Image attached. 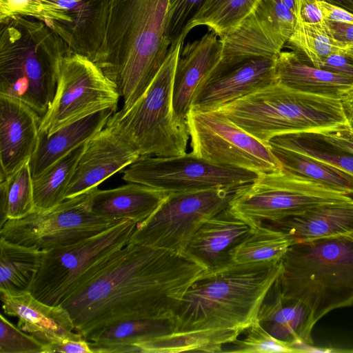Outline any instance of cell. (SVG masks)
I'll return each instance as SVG.
<instances>
[{
	"mask_svg": "<svg viewBox=\"0 0 353 353\" xmlns=\"http://www.w3.org/2000/svg\"><path fill=\"white\" fill-rule=\"evenodd\" d=\"M92 190L67 199L50 210L8 219L0 228V237L46 251L92 237L122 221L96 214L91 207Z\"/></svg>",
	"mask_w": 353,
	"mask_h": 353,
	"instance_id": "8fae6325",
	"label": "cell"
},
{
	"mask_svg": "<svg viewBox=\"0 0 353 353\" xmlns=\"http://www.w3.org/2000/svg\"><path fill=\"white\" fill-rule=\"evenodd\" d=\"M243 333L245 336L239 337L225 345L222 352L235 353H268V352H302L294 345L279 340L269 334L259 323L258 320Z\"/></svg>",
	"mask_w": 353,
	"mask_h": 353,
	"instance_id": "8d00e7d4",
	"label": "cell"
},
{
	"mask_svg": "<svg viewBox=\"0 0 353 353\" xmlns=\"http://www.w3.org/2000/svg\"><path fill=\"white\" fill-rule=\"evenodd\" d=\"M59 0H0V21L15 16L30 17L46 25L59 20Z\"/></svg>",
	"mask_w": 353,
	"mask_h": 353,
	"instance_id": "74e56055",
	"label": "cell"
},
{
	"mask_svg": "<svg viewBox=\"0 0 353 353\" xmlns=\"http://www.w3.org/2000/svg\"><path fill=\"white\" fill-rule=\"evenodd\" d=\"M345 54L353 60V47H350L347 49Z\"/></svg>",
	"mask_w": 353,
	"mask_h": 353,
	"instance_id": "681fc988",
	"label": "cell"
},
{
	"mask_svg": "<svg viewBox=\"0 0 353 353\" xmlns=\"http://www.w3.org/2000/svg\"><path fill=\"white\" fill-rule=\"evenodd\" d=\"M318 1L296 0V19L309 23H323L324 18Z\"/></svg>",
	"mask_w": 353,
	"mask_h": 353,
	"instance_id": "ee69618b",
	"label": "cell"
},
{
	"mask_svg": "<svg viewBox=\"0 0 353 353\" xmlns=\"http://www.w3.org/2000/svg\"><path fill=\"white\" fill-rule=\"evenodd\" d=\"M283 169L353 197V174L302 154L269 145Z\"/></svg>",
	"mask_w": 353,
	"mask_h": 353,
	"instance_id": "4dcf8cb0",
	"label": "cell"
},
{
	"mask_svg": "<svg viewBox=\"0 0 353 353\" xmlns=\"http://www.w3.org/2000/svg\"><path fill=\"white\" fill-rule=\"evenodd\" d=\"M295 22L294 14L283 0H259L234 30L219 38L221 57L207 80L251 59L276 58L292 35Z\"/></svg>",
	"mask_w": 353,
	"mask_h": 353,
	"instance_id": "9a60e30c",
	"label": "cell"
},
{
	"mask_svg": "<svg viewBox=\"0 0 353 353\" xmlns=\"http://www.w3.org/2000/svg\"><path fill=\"white\" fill-rule=\"evenodd\" d=\"M283 1L289 7L293 14H296V0H283Z\"/></svg>",
	"mask_w": 353,
	"mask_h": 353,
	"instance_id": "c3c4849f",
	"label": "cell"
},
{
	"mask_svg": "<svg viewBox=\"0 0 353 353\" xmlns=\"http://www.w3.org/2000/svg\"><path fill=\"white\" fill-rule=\"evenodd\" d=\"M318 134L330 145L353 155V131L350 125Z\"/></svg>",
	"mask_w": 353,
	"mask_h": 353,
	"instance_id": "b9f144b4",
	"label": "cell"
},
{
	"mask_svg": "<svg viewBox=\"0 0 353 353\" xmlns=\"http://www.w3.org/2000/svg\"><path fill=\"white\" fill-rule=\"evenodd\" d=\"M33 179L29 161L0 182V228L8 219H18L33 212Z\"/></svg>",
	"mask_w": 353,
	"mask_h": 353,
	"instance_id": "836d02e7",
	"label": "cell"
},
{
	"mask_svg": "<svg viewBox=\"0 0 353 353\" xmlns=\"http://www.w3.org/2000/svg\"><path fill=\"white\" fill-rule=\"evenodd\" d=\"M319 68L353 78V60L345 54L329 55L321 61Z\"/></svg>",
	"mask_w": 353,
	"mask_h": 353,
	"instance_id": "7bdbcfd3",
	"label": "cell"
},
{
	"mask_svg": "<svg viewBox=\"0 0 353 353\" xmlns=\"http://www.w3.org/2000/svg\"><path fill=\"white\" fill-rule=\"evenodd\" d=\"M182 47L176 65L173 108L179 120L187 122L192 102L210 72L219 62L221 42L212 31Z\"/></svg>",
	"mask_w": 353,
	"mask_h": 353,
	"instance_id": "ffe728a7",
	"label": "cell"
},
{
	"mask_svg": "<svg viewBox=\"0 0 353 353\" xmlns=\"http://www.w3.org/2000/svg\"><path fill=\"white\" fill-rule=\"evenodd\" d=\"M259 0H205L185 26L181 39L199 26H205L209 31L222 38L234 30L252 11Z\"/></svg>",
	"mask_w": 353,
	"mask_h": 353,
	"instance_id": "d6a6232c",
	"label": "cell"
},
{
	"mask_svg": "<svg viewBox=\"0 0 353 353\" xmlns=\"http://www.w3.org/2000/svg\"><path fill=\"white\" fill-rule=\"evenodd\" d=\"M353 197L283 169L259 174L237 188L228 210L252 228L299 215L312 208Z\"/></svg>",
	"mask_w": 353,
	"mask_h": 353,
	"instance_id": "9c48e42d",
	"label": "cell"
},
{
	"mask_svg": "<svg viewBox=\"0 0 353 353\" xmlns=\"http://www.w3.org/2000/svg\"><path fill=\"white\" fill-rule=\"evenodd\" d=\"M44 343L0 315V353H43Z\"/></svg>",
	"mask_w": 353,
	"mask_h": 353,
	"instance_id": "f35d334b",
	"label": "cell"
},
{
	"mask_svg": "<svg viewBox=\"0 0 353 353\" xmlns=\"http://www.w3.org/2000/svg\"><path fill=\"white\" fill-rule=\"evenodd\" d=\"M259 324L274 338L301 349L313 345L311 314L302 302L282 296L277 280L268 292L258 314Z\"/></svg>",
	"mask_w": 353,
	"mask_h": 353,
	"instance_id": "cb8c5ba5",
	"label": "cell"
},
{
	"mask_svg": "<svg viewBox=\"0 0 353 353\" xmlns=\"http://www.w3.org/2000/svg\"><path fill=\"white\" fill-rule=\"evenodd\" d=\"M172 319H133L109 324L91 334L92 353L137 352L136 343L170 334L173 331Z\"/></svg>",
	"mask_w": 353,
	"mask_h": 353,
	"instance_id": "83f0119b",
	"label": "cell"
},
{
	"mask_svg": "<svg viewBox=\"0 0 353 353\" xmlns=\"http://www.w3.org/2000/svg\"><path fill=\"white\" fill-rule=\"evenodd\" d=\"M117 108H108L88 116L51 134L39 132L34 152L29 161L32 179L59 159L102 130Z\"/></svg>",
	"mask_w": 353,
	"mask_h": 353,
	"instance_id": "d4e9b609",
	"label": "cell"
},
{
	"mask_svg": "<svg viewBox=\"0 0 353 353\" xmlns=\"http://www.w3.org/2000/svg\"><path fill=\"white\" fill-rule=\"evenodd\" d=\"M137 224L122 220L92 237L45 251L30 292L45 303L61 305L128 243Z\"/></svg>",
	"mask_w": 353,
	"mask_h": 353,
	"instance_id": "ba28073f",
	"label": "cell"
},
{
	"mask_svg": "<svg viewBox=\"0 0 353 353\" xmlns=\"http://www.w3.org/2000/svg\"><path fill=\"white\" fill-rule=\"evenodd\" d=\"M120 97L114 83L92 60L70 53L59 63L56 92L39 132L51 134L88 116L117 108Z\"/></svg>",
	"mask_w": 353,
	"mask_h": 353,
	"instance_id": "7c38bea8",
	"label": "cell"
},
{
	"mask_svg": "<svg viewBox=\"0 0 353 353\" xmlns=\"http://www.w3.org/2000/svg\"><path fill=\"white\" fill-rule=\"evenodd\" d=\"M170 0H109L105 37L93 61L130 108L150 85L170 48Z\"/></svg>",
	"mask_w": 353,
	"mask_h": 353,
	"instance_id": "3957f363",
	"label": "cell"
},
{
	"mask_svg": "<svg viewBox=\"0 0 353 353\" xmlns=\"http://www.w3.org/2000/svg\"><path fill=\"white\" fill-rule=\"evenodd\" d=\"M140 157L137 150L108 127L85 143L68 185L65 199L89 192Z\"/></svg>",
	"mask_w": 353,
	"mask_h": 353,
	"instance_id": "2e32d148",
	"label": "cell"
},
{
	"mask_svg": "<svg viewBox=\"0 0 353 353\" xmlns=\"http://www.w3.org/2000/svg\"><path fill=\"white\" fill-rule=\"evenodd\" d=\"M236 189L170 192L130 241L184 255L194 235L209 219L227 209Z\"/></svg>",
	"mask_w": 353,
	"mask_h": 353,
	"instance_id": "30bf717a",
	"label": "cell"
},
{
	"mask_svg": "<svg viewBox=\"0 0 353 353\" xmlns=\"http://www.w3.org/2000/svg\"><path fill=\"white\" fill-rule=\"evenodd\" d=\"M1 293L5 314L17 317V327L44 344L72 336L74 326L68 311L62 305H50L30 292Z\"/></svg>",
	"mask_w": 353,
	"mask_h": 353,
	"instance_id": "7402d4cb",
	"label": "cell"
},
{
	"mask_svg": "<svg viewBox=\"0 0 353 353\" xmlns=\"http://www.w3.org/2000/svg\"><path fill=\"white\" fill-rule=\"evenodd\" d=\"M183 43L179 40L171 44L144 93L130 108L115 112L106 123L140 156L172 157L186 152L188 122L179 120L173 108L174 76Z\"/></svg>",
	"mask_w": 353,
	"mask_h": 353,
	"instance_id": "52a82bcc",
	"label": "cell"
},
{
	"mask_svg": "<svg viewBox=\"0 0 353 353\" xmlns=\"http://www.w3.org/2000/svg\"><path fill=\"white\" fill-rule=\"evenodd\" d=\"M168 194L135 183L110 190L96 188L91 191V207L96 214L103 218L139 223L156 210Z\"/></svg>",
	"mask_w": 353,
	"mask_h": 353,
	"instance_id": "484cf974",
	"label": "cell"
},
{
	"mask_svg": "<svg viewBox=\"0 0 353 353\" xmlns=\"http://www.w3.org/2000/svg\"><path fill=\"white\" fill-rule=\"evenodd\" d=\"M269 145L302 154L353 174V155L327 143L318 134L281 135L272 139Z\"/></svg>",
	"mask_w": 353,
	"mask_h": 353,
	"instance_id": "d590c367",
	"label": "cell"
},
{
	"mask_svg": "<svg viewBox=\"0 0 353 353\" xmlns=\"http://www.w3.org/2000/svg\"><path fill=\"white\" fill-rule=\"evenodd\" d=\"M41 121L40 116L22 101L0 94V182L30 161Z\"/></svg>",
	"mask_w": 353,
	"mask_h": 353,
	"instance_id": "ac0fdd59",
	"label": "cell"
},
{
	"mask_svg": "<svg viewBox=\"0 0 353 353\" xmlns=\"http://www.w3.org/2000/svg\"><path fill=\"white\" fill-rule=\"evenodd\" d=\"M128 183L150 186L168 193L209 189H237L259 174L216 164L192 152L172 157L140 156L123 171Z\"/></svg>",
	"mask_w": 353,
	"mask_h": 353,
	"instance_id": "5bb4252c",
	"label": "cell"
},
{
	"mask_svg": "<svg viewBox=\"0 0 353 353\" xmlns=\"http://www.w3.org/2000/svg\"><path fill=\"white\" fill-rule=\"evenodd\" d=\"M72 53L43 21L15 16L0 21V94L18 99L41 118L56 92L59 63Z\"/></svg>",
	"mask_w": 353,
	"mask_h": 353,
	"instance_id": "277c9868",
	"label": "cell"
},
{
	"mask_svg": "<svg viewBox=\"0 0 353 353\" xmlns=\"http://www.w3.org/2000/svg\"><path fill=\"white\" fill-rule=\"evenodd\" d=\"M204 1L205 0H170L167 37L170 44L182 40L181 35L185 26L195 16Z\"/></svg>",
	"mask_w": 353,
	"mask_h": 353,
	"instance_id": "ab89813d",
	"label": "cell"
},
{
	"mask_svg": "<svg viewBox=\"0 0 353 353\" xmlns=\"http://www.w3.org/2000/svg\"><path fill=\"white\" fill-rule=\"evenodd\" d=\"M275 60L251 59L207 80L198 91L191 110H217L276 83Z\"/></svg>",
	"mask_w": 353,
	"mask_h": 353,
	"instance_id": "e0dca14e",
	"label": "cell"
},
{
	"mask_svg": "<svg viewBox=\"0 0 353 353\" xmlns=\"http://www.w3.org/2000/svg\"><path fill=\"white\" fill-rule=\"evenodd\" d=\"M281 261L280 292L304 303L314 325L329 312L353 305V234L294 243Z\"/></svg>",
	"mask_w": 353,
	"mask_h": 353,
	"instance_id": "5b68a950",
	"label": "cell"
},
{
	"mask_svg": "<svg viewBox=\"0 0 353 353\" xmlns=\"http://www.w3.org/2000/svg\"><path fill=\"white\" fill-rule=\"evenodd\" d=\"M268 145L278 136L323 132L350 126L341 99L274 83L217 109Z\"/></svg>",
	"mask_w": 353,
	"mask_h": 353,
	"instance_id": "8992f818",
	"label": "cell"
},
{
	"mask_svg": "<svg viewBox=\"0 0 353 353\" xmlns=\"http://www.w3.org/2000/svg\"><path fill=\"white\" fill-rule=\"evenodd\" d=\"M332 4L342 7L353 13V0H323Z\"/></svg>",
	"mask_w": 353,
	"mask_h": 353,
	"instance_id": "7dc6e473",
	"label": "cell"
},
{
	"mask_svg": "<svg viewBox=\"0 0 353 353\" xmlns=\"http://www.w3.org/2000/svg\"><path fill=\"white\" fill-rule=\"evenodd\" d=\"M294 239L266 223L252 228L245 238L231 251L233 263L245 264L281 260Z\"/></svg>",
	"mask_w": 353,
	"mask_h": 353,
	"instance_id": "f546056e",
	"label": "cell"
},
{
	"mask_svg": "<svg viewBox=\"0 0 353 353\" xmlns=\"http://www.w3.org/2000/svg\"><path fill=\"white\" fill-rule=\"evenodd\" d=\"M330 35L336 41L353 47V24L324 20Z\"/></svg>",
	"mask_w": 353,
	"mask_h": 353,
	"instance_id": "bcb514c9",
	"label": "cell"
},
{
	"mask_svg": "<svg viewBox=\"0 0 353 353\" xmlns=\"http://www.w3.org/2000/svg\"><path fill=\"white\" fill-rule=\"evenodd\" d=\"M252 228L228 209L207 220L188 245L184 255L205 272L225 268L233 262L231 251L250 233Z\"/></svg>",
	"mask_w": 353,
	"mask_h": 353,
	"instance_id": "44dd1931",
	"label": "cell"
},
{
	"mask_svg": "<svg viewBox=\"0 0 353 353\" xmlns=\"http://www.w3.org/2000/svg\"><path fill=\"white\" fill-rule=\"evenodd\" d=\"M275 78L290 89L341 100L353 90V78L316 68L296 50L278 54Z\"/></svg>",
	"mask_w": 353,
	"mask_h": 353,
	"instance_id": "603a6c76",
	"label": "cell"
},
{
	"mask_svg": "<svg viewBox=\"0 0 353 353\" xmlns=\"http://www.w3.org/2000/svg\"><path fill=\"white\" fill-rule=\"evenodd\" d=\"M324 20L353 24V13L342 7L323 0L317 1Z\"/></svg>",
	"mask_w": 353,
	"mask_h": 353,
	"instance_id": "f6af8a7d",
	"label": "cell"
},
{
	"mask_svg": "<svg viewBox=\"0 0 353 353\" xmlns=\"http://www.w3.org/2000/svg\"><path fill=\"white\" fill-rule=\"evenodd\" d=\"M204 271L185 255L129 241L61 305L85 339L119 321L172 319Z\"/></svg>",
	"mask_w": 353,
	"mask_h": 353,
	"instance_id": "6da1fadb",
	"label": "cell"
},
{
	"mask_svg": "<svg viewBox=\"0 0 353 353\" xmlns=\"http://www.w3.org/2000/svg\"><path fill=\"white\" fill-rule=\"evenodd\" d=\"M92 353L89 341L78 332L56 342L44 344L43 353Z\"/></svg>",
	"mask_w": 353,
	"mask_h": 353,
	"instance_id": "60d3db41",
	"label": "cell"
},
{
	"mask_svg": "<svg viewBox=\"0 0 353 353\" xmlns=\"http://www.w3.org/2000/svg\"><path fill=\"white\" fill-rule=\"evenodd\" d=\"M62 19L48 26L72 53L94 60L103 41L109 0H59Z\"/></svg>",
	"mask_w": 353,
	"mask_h": 353,
	"instance_id": "d6986e66",
	"label": "cell"
},
{
	"mask_svg": "<svg viewBox=\"0 0 353 353\" xmlns=\"http://www.w3.org/2000/svg\"><path fill=\"white\" fill-rule=\"evenodd\" d=\"M85 143L59 159L33 179L34 211L50 210L65 200L68 185L84 150Z\"/></svg>",
	"mask_w": 353,
	"mask_h": 353,
	"instance_id": "1f68e13d",
	"label": "cell"
},
{
	"mask_svg": "<svg viewBox=\"0 0 353 353\" xmlns=\"http://www.w3.org/2000/svg\"><path fill=\"white\" fill-rule=\"evenodd\" d=\"M288 43L318 68L324 58L336 53L345 54L349 48L330 35L324 22L309 23L298 19Z\"/></svg>",
	"mask_w": 353,
	"mask_h": 353,
	"instance_id": "e575fe53",
	"label": "cell"
},
{
	"mask_svg": "<svg viewBox=\"0 0 353 353\" xmlns=\"http://www.w3.org/2000/svg\"><path fill=\"white\" fill-rule=\"evenodd\" d=\"M187 122L192 152L199 157L259 174L283 169L269 145L236 125L218 110H190Z\"/></svg>",
	"mask_w": 353,
	"mask_h": 353,
	"instance_id": "4fadbf2b",
	"label": "cell"
},
{
	"mask_svg": "<svg viewBox=\"0 0 353 353\" xmlns=\"http://www.w3.org/2000/svg\"><path fill=\"white\" fill-rule=\"evenodd\" d=\"M44 252L0 237V292H30Z\"/></svg>",
	"mask_w": 353,
	"mask_h": 353,
	"instance_id": "f1b7e54d",
	"label": "cell"
},
{
	"mask_svg": "<svg viewBox=\"0 0 353 353\" xmlns=\"http://www.w3.org/2000/svg\"><path fill=\"white\" fill-rule=\"evenodd\" d=\"M264 223L285 232L294 243L352 235L353 199L321 205L299 215Z\"/></svg>",
	"mask_w": 353,
	"mask_h": 353,
	"instance_id": "4316f807",
	"label": "cell"
},
{
	"mask_svg": "<svg viewBox=\"0 0 353 353\" xmlns=\"http://www.w3.org/2000/svg\"><path fill=\"white\" fill-rule=\"evenodd\" d=\"M282 271L281 259L204 271L176 311L172 332L145 341V352H222L257 321L261 306Z\"/></svg>",
	"mask_w": 353,
	"mask_h": 353,
	"instance_id": "7a4b0ae2",
	"label": "cell"
}]
</instances>
